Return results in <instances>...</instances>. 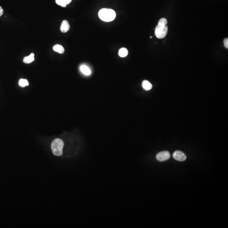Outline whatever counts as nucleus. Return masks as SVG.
Returning a JSON list of instances; mask_svg holds the SVG:
<instances>
[{"label": "nucleus", "instance_id": "obj_1", "mask_svg": "<svg viewBox=\"0 0 228 228\" xmlns=\"http://www.w3.org/2000/svg\"><path fill=\"white\" fill-rule=\"evenodd\" d=\"M98 16L103 21L109 22L115 19L116 17V13L112 9H103L98 12Z\"/></svg>", "mask_w": 228, "mask_h": 228}, {"label": "nucleus", "instance_id": "obj_2", "mask_svg": "<svg viewBox=\"0 0 228 228\" xmlns=\"http://www.w3.org/2000/svg\"><path fill=\"white\" fill-rule=\"evenodd\" d=\"M64 144L61 139H56L52 141L51 144V149L54 155L60 156L63 154Z\"/></svg>", "mask_w": 228, "mask_h": 228}, {"label": "nucleus", "instance_id": "obj_3", "mask_svg": "<svg viewBox=\"0 0 228 228\" xmlns=\"http://www.w3.org/2000/svg\"><path fill=\"white\" fill-rule=\"evenodd\" d=\"M167 25L158 24L155 29V35L158 38L161 39L165 37L168 32Z\"/></svg>", "mask_w": 228, "mask_h": 228}, {"label": "nucleus", "instance_id": "obj_4", "mask_svg": "<svg viewBox=\"0 0 228 228\" xmlns=\"http://www.w3.org/2000/svg\"><path fill=\"white\" fill-rule=\"evenodd\" d=\"M170 157V153L167 151L159 152L156 155L157 160L161 162L166 161L168 160Z\"/></svg>", "mask_w": 228, "mask_h": 228}, {"label": "nucleus", "instance_id": "obj_5", "mask_svg": "<svg viewBox=\"0 0 228 228\" xmlns=\"http://www.w3.org/2000/svg\"><path fill=\"white\" fill-rule=\"evenodd\" d=\"M174 159L178 161H183L186 159V156L183 152L181 151H177L173 154Z\"/></svg>", "mask_w": 228, "mask_h": 228}, {"label": "nucleus", "instance_id": "obj_6", "mask_svg": "<svg viewBox=\"0 0 228 228\" xmlns=\"http://www.w3.org/2000/svg\"><path fill=\"white\" fill-rule=\"evenodd\" d=\"M70 29V25L67 20H64L62 22L60 26V30L62 32L66 33L68 32Z\"/></svg>", "mask_w": 228, "mask_h": 228}, {"label": "nucleus", "instance_id": "obj_7", "mask_svg": "<svg viewBox=\"0 0 228 228\" xmlns=\"http://www.w3.org/2000/svg\"><path fill=\"white\" fill-rule=\"evenodd\" d=\"M80 71L86 75H89L91 74V70L85 65H82L80 67Z\"/></svg>", "mask_w": 228, "mask_h": 228}, {"label": "nucleus", "instance_id": "obj_8", "mask_svg": "<svg viewBox=\"0 0 228 228\" xmlns=\"http://www.w3.org/2000/svg\"><path fill=\"white\" fill-rule=\"evenodd\" d=\"M142 86L144 89L145 90H149L153 87L152 84L147 80H144L142 82Z\"/></svg>", "mask_w": 228, "mask_h": 228}, {"label": "nucleus", "instance_id": "obj_9", "mask_svg": "<svg viewBox=\"0 0 228 228\" xmlns=\"http://www.w3.org/2000/svg\"><path fill=\"white\" fill-rule=\"evenodd\" d=\"M34 54L32 53L29 56L25 57L23 59V62L25 64H30L34 60Z\"/></svg>", "mask_w": 228, "mask_h": 228}, {"label": "nucleus", "instance_id": "obj_10", "mask_svg": "<svg viewBox=\"0 0 228 228\" xmlns=\"http://www.w3.org/2000/svg\"><path fill=\"white\" fill-rule=\"evenodd\" d=\"M54 50L59 53L63 54L64 52V49L61 45L59 44H56L54 45L53 48Z\"/></svg>", "mask_w": 228, "mask_h": 228}, {"label": "nucleus", "instance_id": "obj_11", "mask_svg": "<svg viewBox=\"0 0 228 228\" xmlns=\"http://www.w3.org/2000/svg\"><path fill=\"white\" fill-rule=\"evenodd\" d=\"M128 54V51L125 48H122L119 51V55L122 58L126 57Z\"/></svg>", "mask_w": 228, "mask_h": 228}, {"label": "nucleus", "instance_id": "obj_12", "mask_svg": "<svg viewBox=\"0 0 228 228\" xmlns=\"http://www.w3.org/2000/svg\"><path fill=\"white\" fill-rule=\"evenodd\" d=\"M19 85L20 86L22 87H24L26 86L29 85V83L28 80L26 79H20L19 82Z\"/></svg>", "mask_w": 228, "mask_h": 228}, {"label": "nucleus", "instance_id": "obj_13", "mask_svg": "<svg viewBox=\"0 0 228 228\" xmlns=\"http://www.w3.org/2000/svg\"><path fill=\"white\" fill-rule=\"evenodd\" d=\"M158 24H161L164 25H167V19L165 18H161L159 20Z\"/></svg>", "mask_w": 228, "mask_h": 228}, {"label": "nucleus", "instance_id": "obj_14", "mask_svg": "<svg viewBox=\"0 0 228 228\" xmlns=\"http://www.w3.org/2000/svg\"><path fill=\"white\" fill-rule=\"evenodd\" d=\"M224 44L225 48H226L227 49L228 48V38H225L224 40Z\"/></svg>", "mask_w": 228, "mask_h": 228}, {"label": "nucleus", "instance_id": "obj_15", "mask_svg": "<svg viewBox=\"0 0 228 228\" xmlns=\"http://www.w3.org/2000/svg\"><path fill=\"white\" fill-rule=\"evenodd\" d=\"M3 13H4V10L1 6H0V17L3 15Z\"/></svg>", "mask_w": 228, "mask_h": 228}, {"label": "nucleus", "instance_id": "obj_16", "mask_svg": "<svg viewBox=\"0 0 228 228\" xmlns=\"http://www.w3.org/2000/svg\"><path fill=\"white\" fill-rule=\"evenodd\" d=\"M71 1H72V0H64L65 3L66 4V5L69 4L71 2Z\"/></svg>", "mask_w": 228, "mask_h": 228}]
</instances>
